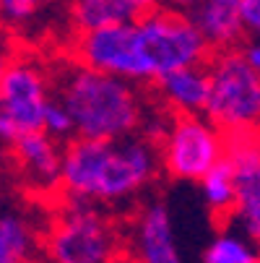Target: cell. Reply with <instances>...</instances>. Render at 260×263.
I'll use <instances>...</instances> for the list:
<instances>
[{"instance_id":"7402d4cb","label":"cell","mask_w":260,"mask_h":263,"mask_svg":"<svg viewBox=\"0 0 260 263\" xmlns=\"http://www.w3.org/2000/svg\"><path fill=\"white\" fill-rule=\"evenodd\" d=\"M242 55H245V60L250 63V68H252L255 73H260V40H255V42L245 45Z\"/></svg>"},{"instance_id":"30bf717a","label":"cell","mask_w":260,"mask_h":263,"mask_svg":"<svg viewBox=\"0 0 260 263\" xmlns=\"http://www.w3.org/2000/svg\"><path fill=\"white\" fill-rule=\"evenodd\" d=\"M130 258L138 263H182L167 203H146L130 224Z\"/></svg>"},{"instance_id":"cb8c5ba5","label":"cell","mask_w":260,"mask_h":263,"mask_svg":"<svg viewBox=\"0 0 260 263\" xmlns=\"http://www.w3.org/2000/svg\"><path fill=\"white\" fill-rule=\"evenodd\" d=\"M8 162H11V152H8V148H6L3 143H0V172H3V170L8 167Z\"/></svg>"},{"instance_id":"ba28073f","label":"cell","mask_w":260,"mask_h":263,"mask_svg":"<svg viewBox=\"0 0 260 263\" xmlns=\"http://www.w3.org/2000/svg\"><path fill=\"white\" fill-rule=\"evenodd\" d=\"M73 58L78 65L99 70L104 76H115L128 84L154 81L148 70L138 29L135 24L128 26H104L94 31L76 34L73 40Z\"/></svg>"},{"instance_id":"5bb4252c","label":"cell","mask_w":260,"mask_h":263,"mask_svg":"<svg viewBox=\"0 0 260 263\" xmlns=\"http://www.w3.org/2000/svg\"><path fill=\"white\" fill-rule=\"evenodd\" d=\"M156 89L177 115H203L208 104V70L206 65L182 68L156 79Z\"/></svg>"},{"instance_id":"277c9868","label":"cell","mask_w":260,"mask_h":263,"mask_svg":"<svg viewBox=\"0 0 260 263\" xmlns=\"http://www.w3.org/2000/svg\"><path fill=\"white\" fill-rule=\"evenodd\" d=\"M208 104L203 115L221 130H242L260 125V73L250 68L242 50L211 55Z\"/></svg>"},{"instance_id":"4316f807","label":"cell","mask_w":260,"mask_h":263,"mask_svg":"<svg viewBox=\"0 0 260 263\" xmlns=\"http://www.w3.org/2000/svg\"><path fill=\"white\" fill-rule=\"evenodd\" d=\"M255 130H257V138H260V125H257V128H255Z\"/></svg>"},{"instance_id":"484cf974","label":"cell","mask_w":260,"mask_h":263,"mask_svg":"<svg viewBox=\"0 0 260 263\" xmlns=\"http://www.w3.org/2000/svg\"><path fill=\"white\" fill-rule=\"evenodd\" d=\"M257 260H260V242H257Z\"/></svg>"},{"instance_id":"ffe728a7","label":"cell","mask_w":260,"mask_h":263,"mask_svg":"<svg viewBox=\"0 0 260 263\" xmlns=\"http://www.w3.org/2000/svg\"><path fill=\"white\" fill-rule=\"evenodd\" d=\"M239 11H242L245 34L260 36V0H239Z\"/></svg>"},{"instance_id":"3957f363","label":"cell","mask_w":260,"mask_h":263,"mask_svg":"<svg viewBox=\"0 0 260 263\" xmlns=\"http://www.w3.org/2000/svg\"><path fill=\"white\" fill-rule=\"evenodd\" d=\"M50 263H115L123 255V237L99 206L65 198L45 232Z\"/></svg>"},{"instance_id":"f1b7e54d","label":"cell","mask_w":260,"mask_h":263,"mask_svg":"<svg viewBox=\"0 0 260 263\" xmlns=\"http://www.w3.org/2000/svg\"><path fill=\"white\" fill-rule=\"evenodd\" d=\"M255 263H260V260H255Z\"/></svg>"},{"instance_id":"ac0fdd59","label":"cell","mask_w":260,"mask_h":263,"mask_svg":"<svg viewBox=\"0 0 260 263\" xmlns=\"http://www.w3.org/2000/svg\"><path fill=\"white\" fill-rule=\"evenodd\" d=\"M45 0H0V21L6 26H21L39 13Z\"/></svg>"},{"instance_id":"d6986e66","label":"cell","mask_w":260,"mask_h":263,"mask_svg":"<svg viewBox=\"0 0 260 263\" xmlns=\"http://www.w3.org/2000/svg\"><path fill=\"white\" fill-rule=\"evenodd\" d=\"M42 133L50 136L52 141H63L68 136H73V123L68 118V112L63 109V104L57 99H50L45 118H42Z\"/></svg>"},{"instance_id":"9a60e30c","label":"cell","mask_w":260,"mask_h":263,"mask_svg":"<svg viewBox=\"0 0 260 263\" xmlns=\"http://www.w3.org/2000/svg\"><path fill=\"white\" fill-rule=\"evenodd\" d=\"M201 193H203L206 206L213 211V216L232 214V209H234V170L227 157L201 180Z\"/></svg>"},{"instance_id":"9c48e42d","label":"cell","mask_w":260,"mask_h":263,"mask_svg":"<svg viewBox=\"0 0 260 263\" xmlns=\"http://www.w3.org/2000/svg\"><path fill=\"white\" fill-rule=\"evenodd\" d=\"M224 157L234 170V209L232 216L250 235V242H260V138L255 128L227 130Z\"/></svg>"},{"instance_id":"5b68a950","label":"cell","mask_w":260,"mask_h":263,"mask_svg":"<svg viewBox=\"0 0 260 263\" xmlns=\"http://www.w3.org/2000/svg\"><path fill=\"white\" fill-rule=\"evenodd\" d=\"M135 29L154 81L167 76V73L182 68H198L211 60L206 40L190 21V16L185 13L156 8L143 16L135 24Z\"/></svg>"},{"instance_id":"44dd1931","label":"cell","mask_w":260,"mask_h":263,"mask_svg":"<svg viewBox=\"0 0 260 263\" xmlns=\"http://www.w3.org/2000/svg\"><path fill=\"white\" fill-rule=\"evenodd\" d=\"M156 3H159V8H164V11L190 16V13L195 11V6L201 3V0H156Z\"/></svg>"},{"instance_id":"8992f818","label":"cell","mask_w":260,"mask_h":263,"mask_svg":"<svg viewBox=\"0 0 260 263\" xmlns=\"http://www.w3.org/2000/svg\"><path fill=\"white\" fill-rule=\"evenodd\" d=\"M50 99L45 68L29 58H11L0 76V143L13 146L21 136L42 130Z\"/></svg>"},{"instance_id":"4fadbf2b","label":"cell","mask_w":260,"mask_h":263,"mask_svg":"<svg viewBox=\"0 0 260 263\" xmlns=\"http://www.w3.org/2000/svg\"><path fill=\"white\" fill-rule=\"evenodd\" d=\"M156 0H73L70 24L76 34L104 29V26H128L138 24L143 16L156 11Z\"/></svg>"},{"instance_id":"8fae6325","label":"cell","mask_w":260,"mask_h":263,"mask_svg":"<svg viewBox=\"0 0 260 263\" xmlns=\"http://www.w3.org/2000/svg\"><path fill=\"white\" fill-rule=\"evenodd\" d=\"M11 159L18 167L21 177L26 180L29 187L39 193H50L60 187V162L63 152L57 141L45 136L42 130H34L21 136L11 146Z\"/></svg>"},{"instance_id":"7a4b0ae2","label":"cell","mask_w":260,"mask_h":263,"mask_svg":"<svg viewBox=\"0 0 260 263\" xmlns=\"http://www.w3.org/2000/svg\"><path fill=\"white\" fill-rule=\"evenodd\" d=\"M57 102L68 112L76 138L120 141L135 136L143 104L133 84L73 63L57 79Z\"/></svg>"},{"instance_id":"e0dca14e","label":"cell","mask_w":260,"mask_h":263,"mask_svg":"<svg viewBox=\"0 0 260 263\" xmlns=\"http://www.w3.org/2000/svg\"><path fill=\"white\" fill-rule=\"evenodd\" d=\"M255 260H257V245L234 232H221L203 253V263H255Z\"/></svg>"},{"instance_id":"2e32d148","label":"cell","mask_w":260,"mask_h":263,"mask_svg":"<svg viewBox=\"0 0 260 263\" xmlns=\"http://www.w3.org/2000/svg\"><path fill=\"white\" fill-rule=\"evenodd\" d=\"M0 245L6 248V253L16 263H24V260H31V253L36 248V235L24 216L6 214L0 216Z\"/></svg>"},{"instance_id":"603a6c76","label":"cell","mask_w":260,"mask_h":263,"mask_svg":"<svg viewBox=\"0 0 260 263\" xmlns=\"http://www.w3.org/2000/svg\"><path fill=\"white\" fill-rule=\"evenodd\" d=\"M11 45H8V40H6V34L0 31V76H3V70L8 68V63H11Z\"/></svg>"},{"instance_id":"d4e9b609","label":"cell","mask_w":260,"mask_h":263,"mask_svg":"<svg viewBox=\"0 0 260 263\" xmlns=\"http://www.w3.org/2000/svg\"><path fill=\"white\" fill-rule=\"evenodd\" d=\"M115 263H138V260H133V258H130L128 253H123V255H120V258H117Z\"/></svg>"},{"instance_id":"7c38bea8","label":"cell","mask_w":260,"mask_h":263,"mask_svg":"<svg viewBox=\"0 0 260 263\" xmlns=\"http://www.w3.org/2000/svg\"><path fill=\"white\" fill-rule=\"evenodd\" d=\"M190 21L201 31L211 52L237 50L245 36L239 0H201L190 13Z\"/></svg>"},{"instance_id":"52a82bcc","label":"cell","mask_w":260,"mask_h":263,"mask_svg":"<svg viewBox=\"0 0 260 263\" xmlns=\"http://www.w3.org/2000/svg\"><path fill=\"white\" fill-rule=\"evenodd\" d=\"M159 157L172 177L201 182L224 159V133L203 115H174L159 141Z\"/></svg>"},{"instance_id":"83f0119b","label":"cell","mask_w":260,"mask_h":263,"mask_svg":"<svg viewBox=\"0 0 260 263\" xmlns=\"http://www.w3.org/2000/svg\"><path fill=\"white\" fill-rule=\"evenodd\" d=\"M24 263H34V260H24Z\"/></svg>"},{"instance_id":"6da1fadb","label":"cell","mask_w":260,"mask_h":263,"mask_svg":"<svg viewBox=\"0 0 260 263\" xmlns=\"http://www.w3.org/2000/svg\"><path fill=\"white\" fill-rule=\"evenodd\" d=\"M162 167L159 146L151 138L128 136L120 141L73 138L63 148L60 187L65 198L86 203H115L135 196Z\"/></svg>"}]
</instances>
